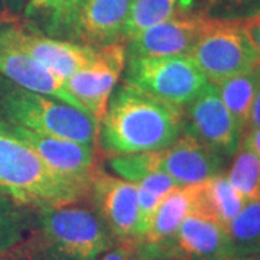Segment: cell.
Returning <instances> with one entry per match:
<instances>
[{
    "mask_svg": "<svg viewBox=\"0 0 260 260\" xmlns=\"http://www.w3.org/2000/svg\"><path fill=\"white\" fill-rule=\"evenodd\" d=\"M184 126L182 107L124 83L112 94L100 124L104 149L113 156L153 152L171 145Z\"/></svg>",
    "mask_w": 260,
    "mask_h": 260,
    "instance_id": "obj_1",
    "label": "cell"
},
{
    "mask_svg": "<svg viewBox=\"0 0 260 260\" xmlns=\"http://www.w3.org/2000/svg\"><path fill=\"white\" fill-rule=\"evenodd\" d=\"M90 185L48 167L22 140L0 123V195L39 210L74 204Z\"/></svg>",
    "mask_w": 260,
    "mask_h": 260,
    "instance_id": "obj_2",
    "label": "cell"
},
{
    "mask_svg": "<svg viewBox=\"0 0 260 260\" xmlns=\"http://www.w3.org/2000/svg\"><path fill=\"white\" fill-rule=\"evenodd\" d=\"M2 112L9 124L93 148L100 133V124L88 113L20 87H15L2 97Z\"/></svg>",
    "mask_w": 260,
    "mask_h": 260,
    "instance_id": "obj_3",
    "label": "cell"
},
{
    "mask_svg": "<svg viewBox=\"0 0 260 260\" xmlns=\"http://www.w3.org/2000/svg\"><path fill=\"white\" fill-rule=\"evenodd\" d=\"M110 165L119 177L127 181H135L150 171H159L182 186L200 184L217 175L221 156L189 132L179 135L171 145L159 150L116 156Z\"/></svg>",
    "mask_w": 260,
    "mask_h": 260,
    "instance_id": "obj_4",
    "label": "cell"
},
{
    "mask_svg": "<svg viewBox=\"0 0 260 260\" xmlns=\"http://www.w3.org/2000/svg\"><path fill=\"white\" fill-rule=\"evenodd\" d=\"M41 232L48 247L64 260H97L110 247L102 218L85 207L42 210Z\"/></svg>",
    "mask_w": 260,
    "mask_h": 260,
    "instance_id": "obj_5",
    "label": "cell"
},
{
    "mask_svg": "<svg viewBox=\"0 0 260 260\" xmlns=\"http://www.w3.org/2000/svg\"><path fill=\"white\" fill-rule=\"evenodd\" d=\"M126 83L184 107L204 90L208 80L189 55L133 56Z\"/></svg>",
    "mask_w": 260,
    "mask_h": 260,
    "instance_id": "obj_6",
    "label": "cell"
},
{
    "mask_svg": "<svg viewBox=\"0 0 260 260\" xmlns=\"http://www.w3.org/2000/svg\"><path fill=\"white\" fill-rule=\"evenodd\" d=\"M188 55L211 84L260 65L259 55L243 30L240 20L213 19Z\"/></svg>",
    "mask_w": 260,
    "mask_h": 260,
    "instance_id": "obj_7",
    "label": "cell"
},
{
    "mask_svg": "<svg viewBox=\"0 0 260 260\" xmlns=\"http://www.w3.org/2000/svg\"><path fill=\"white\" fill-rule=\"evenodd\" d=\"M126 65V48L120 42L99 47L93 62L65 78V87L74 100L99 124L107 113L110 97Z\"/></svg>",
    "mask_w": 260,
    "mask_h": 260,
    "instance_id": "obj_8",
    "label": "cell"
},
{
    "mask_svg": "<svg viewBox=\"0 0 260 260\" xmlns=\"http://www.w3.org/2000/svg\"><path fill=\"white\" fill-rule=\"evenodd\" d=\"M0 47L30 56L62 78L93 62L99 54V48L56 41L16 25L0 26Z\"/></svg>",
    "mask_w": 260,
    "mask_h": 260,
    "instance_id": "obj_9",
    "label": "cell"
},
{
    "mask_svg": "<svg viewBox=\"0 0 260 260\" xmlns=\"http://www.w3.org/2000/svg\"><path fill=\"white\" fill-rule=\"evenodd\" d=\"M191 133L220 156L234 155L240 148L243 130L221 100L217 87L208 83L188 104Z\"/></svg>",
    "mask_w": 260,
    "mask_h": 260,
    "instance_id": "obj_10",
    "label": "cell"
},
{
    "mask_svg": "<svg viewBox=\"0 0 260 260\" xmlns=\"http://www.w3.org/2000/svg\"><path fill=\"white\" fill-rule=\"evenodd\" d=\"M13 136L28 145L55 172L91 186L95 177V149L74 140L47 136L37 132L2 123Z\"/></svg>",
    "mask_w": 260,
    "mask_h": 260,
    "instance_id": "obj_11",
    "label": "cell"
},
{
    "mask_svg": "<svg viewBox=\"0 0 260 260\" xmlns=\"http://www.w3.org/2000/svg\"><path fill=\"white\" fill-rule=\"evenodd\" d=\"M213 19L178 15L143 29L129 39L133 56L188 55Z\"/></svg>",
    "mask_w": 260,
    "mask_h": 260,
    "instance_id": "obj_12",
    "label": "cell"
},
{
    "mask_svg": "<svg viewBox=\"0 0 260 260\" xmlns=\"http://www.w3.org/2000/svg\"><path fill=\"white\" fill-rule=\"evenodd\" d=\"M91 186L109 229L123 239H138L139 203L136 185L124 178L97 172Z\"/></svg>",
    "mask_w": 260,
    "mask_h": 260,
    "instance_id": "obj_13",
    "label": "cell"
},
{
    "mask_svg": "<svg viewBox=\"0 0 260 260\" xmlns=\"http://www.w3.org/2000/svg\"><path fill=\"white\" fill-rule=\"evenodd\" d=\"M133 0H84L71 28L87 47L107 45L123 35Z\"/></svg>",
    "mask_w": 260,
    "mask_h": 260,
    "instance_id": "obj_14",
    "label": "cell"
},
{
    "mask_svg": "<svg viewBox=\"0 0 260 260\" xmlns=\"http://www.w3.org/2000/svg\"><path fill=\"white\" fill-rule=\"evenodd\" d=\"M0 75L23 90L54 97L83 110L74 97L68 93L65 78L22 52L0 47Z\"/></svg>",
    "mask_w": 260,
    "mask_h": 260,
    "instance_id": "obj_15",
    "label": "cell"
},
{
    "mask_svg": "<svg viewBox=\"0 0 260 260\" xmlns=\"http://www.w3.org/2000/svg\"><path fill=\"white\" fill-rule=\"evenodd\" d=\"M174 237L186 260H229L234 256L227 230L201 213L189 214Z\"/></svg>",
    "mask_w": 260,
    "mask_h": 260,
    "instance_id": "obj_16",
    "label": "cell"
},
{
    "mask_svg": "<svg viewBox=\"0 0 260 260\" xmlns=\"http://www.w3.org/2000/svg\"><path fill=\"white\" fill-rule=\"evenodd\" d=\"M200 184L177 186L162 200L150 221L143 242L158 244L174 237L181 223L198 210Z\"/></svg>",
    "mask_w": 260,
    "mask_h": 260,
    "instance_id": "obj_17",
    "label": "cell"
},
{
    "mask_svg": "<svg viewBox=\"0 0 260 260\" xmlns=\"http://www.w3.org/2000/svg\"><path fill=\"white\" fill-rule=\"evenodd\" d=\"M244 204L246 200L233 188L225 175L217 174L200 182L197 213L213 218L225 230Z\"/></svg>",
    "mask_w": 260,
    "mask_h": 260,
    "instance_id": "obj_18",
    "label": "cell"
},
{
    "mask_svg": "<svg viewBox=\"0 0 260 260\" xmlns=\"http://www.w3.org/2000/svg\"><path fill=\"white\" fill-rule=\"evenodd\" d=\"M259 81L260 65L253 70L233 75L230 78H225L220 83L214 84L227 110L243 130V135L249 126L251 107L254 103Z\"/></svg>",
    "mask_w": 260,
    "mask_h": 260,
    "instance_id": "obj_19",
    "label": "cell"
},
{
    "mask_svg": "<svg viewBox=\"0 0 260 260\" xmlns=\"http://www.w3.org/2000/svg\"><path fill=\"white\" fill-rule=\"evenodd\" d=\"M138 188V203H139V230L138 239L142 240L148 232L153 214L156 213L159 204L177 185L174 179L159 172L150 171L132 181Z\"/></svg>",
    "mask_w": 260,
    "mask_h": 260,
    "instance_id": "obj_20",
    "label": "cell"
},
{
    "mask_svg": "<svg viewBox=\"0 0 260 260\" xmlns=\"http://www.w3.org/2000/svg\"><path fill=\"white\" fill-rule=\"evenodd\" d=\"M191 0H133L123 35L130 39L162 20L184 15Z\"/></svg>",
    "mask_w": 260,
    "mask_h": 260,
    "instance_id": "obj_21",
    "label": "cell"
},
{
    "mask_svg": "<svg viewBox=\"0 0 260 260\" xmlns=\"http://www.w3.org/2000/svg\"><path fill=\"white\" fill-rule=\"evenodd\" d=\"M236 254L260 253V198L246 201L227 227Z\"/></svg>",
    "mask_w": 260,
    "mask_h": 260,
    "instance_id": "obj_22",
    "label": "cell"
},
{
    "mask_svg": "<svg viewBox=\"0 0 260 260\" xmlns=\"http://www.w3.org/2000/svg\"><path fill=\"white\" fill-rule=\"evenodd\" d=\"M225 178L246 201L260 198V159L244 145L234 153Z\"/></svg>",
    "mask_w": 260,
    "mask_h": 260,
    "instance_id": "obj_23",
    "label": "cell"
},
{
    "mask_svg": "<svg viewBox=\"0 0 260 260\" xmlns=\"http://www.w3.org/2000/svg\"><path fill=\"white\" fill-rule=\"evenodd\" d=\"M26 207L0 195V256L15 249L29 229Z\"/></svg>",
    "mask_w": 260,
    "mask_h": 260,
    "instance_id": "obj_24",
    "label": "cell"
},
{
    "mask_svg": "<svg viewBox=\"0 0 260 260\" xmlns=\"http://www.w3.org/2000/svg\"><path fill=\"white\" fill-rule=\"evenodd\" d=\"M84 0H28L26 16L47 22L51 28L71 26Z\"/></svg>",
    "mask_w": 260,
    "mask_h": 260,
    "instance_id": "obj_25",
    "label": "cell"
},
{
    "mask_svg": "<svg viewBox=\"0 0 260 260\" xmlns=\"http://www.w3.org/2000/svg\"><path fill=\"white\" fill-rule=\"evenodd\" d=\"M240 23H242L243 30L246 32L250 44L260 58V12L250 18L240 20Z\"/></svg>",
    "mask_w": 260,
    "mask_h": 260,
    "instance_id": "obj_26",
    "label": "cell"
},
{
    "mask_svg": "<svg viewBox=\"0 0 260 260\" xmlns=\"http://www.w3.org/2000/svg\"><path fill=\"white\" fill-rule=\"evenodd\" d=\"M246 148H249L260 159V129H247L246 135L243 136L242 143Z\"/></svg>",
    "mask_w": 260,
    "mask_h": 260,
    "instance_id": "obj_27",
    "label": "cell"
},
{
    "mask_svg": "<svg viewBox=\"0 0 260 260\" xmlns=\"http://www.w3.org/2000/svg\"><path fill=\"white\" fill-rule=\"evenodd\" d=\"M97 260H133V254L129 246H120L103 253Z\"/></svg>",
    "mask_w": 260,
    "mask_h": 260,
    "instance_id": "obj_28",
    "label": "cell"
},
{
    "mask_svg": "<svg viewBox=\"0 0 260 260\" xmlns=\"http://www.w3.org/2000/svg\"><path fill=\"white\" fill-rule=\"evenodd\" d=\"M247 129H260V81L259 85H257L254 103H253V107H251L250 119H249Z\"/></svg>",
    "mask_w": 260,
    "mask_h": 260,
    "instance_id": "obj_29",
    "label": "cell"
},
{
    "mask_svg": "<svg viewBox=\"0 0 260 260\" xmlns=\"http://www.w3.org/2000/svg\"><path fill=\"white\" fill-rule=\"evenodd\" d=\"M229 260H260V253H247V254H236Z\"/></svg>",
    "mask_w": 260,
    "mask_h": 260,
    "instance_id": "obj_30",
    "label": "cell"
},
{
    "mask_svg": "<svg viewBox=\"0 0 260 260\" xmlns=\"http://www.w3.org/2000/svg\"><path fill=\"white\" fill-rule=\"evenodd\" d=\"M0 2H2V3H6V5H12V6L15 5V6H16V5H19L22 0H0Z\"/></svg>",
    "mask_w": 260,
    "mask_h": 260,
    "instance_id": "obj_31",
    "label": "cell"
},
{
    "mask_svg": "<svg viewBox=\"0 0 260 260\" xmlns=\"http://www.w3.org/2000/svg\"><path fill=\"white\" fill-rule=\"evenodd\" d=\"M220 2H229V3H233V5H242V3H246L249 0H220Z\"/></svg>",
    "mask_w": 260,
    "mask_h": 260,
    "instance_id": "obj_32",
    "label": "cell"
}]
</instances>
